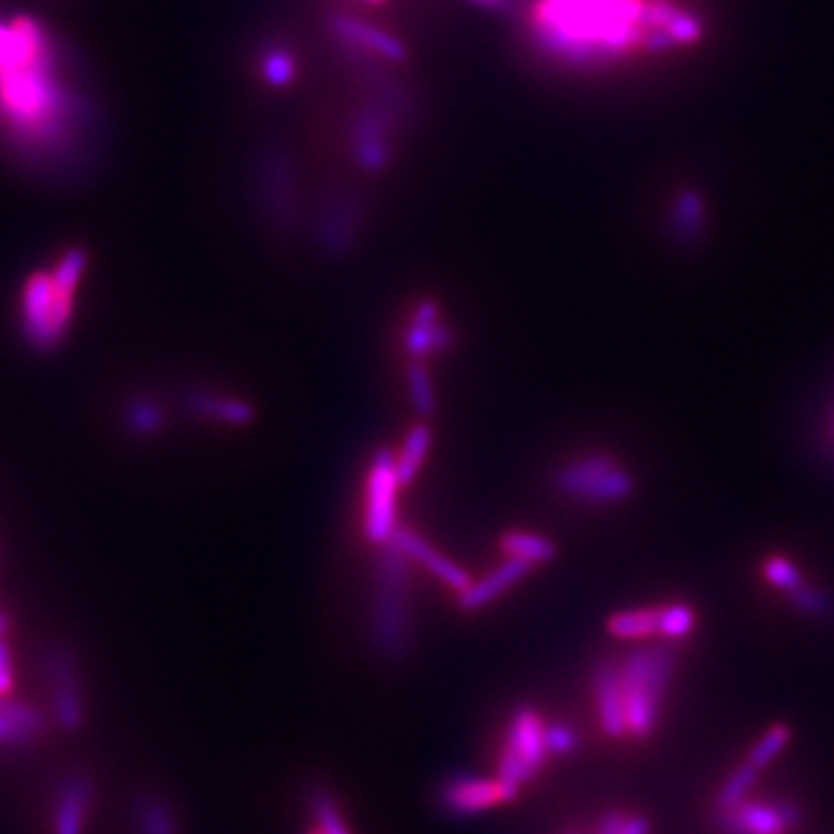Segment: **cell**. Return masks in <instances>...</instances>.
<instances>
[{"mask_svg": "<svg viewBox=\"0 0 834 834\" xmlns=\"http://www.w3.org/2000/svg\"><path fill=\"white\" fill-rule=\"evenodd\" d=\"M94 807V779L86 772H72L59 784L53 802V834H84Z\"/></svg>", "mask_w": 834, "mask_h": 834, "instance_id": "8fae6325", "label": "cell"}, {"mask_svg": "<svg viewBox=\"0 0 834 834\" xmlns=\"http://www.w3.org/2000/svg\"><path fill=\"white\" fill-rule=\"evenodd\" d=\"M66 96L40 23H0V126L26 147H51L63 135Z\"/></svg>", "mask_w": 834, "mask_h": 834, "instance_id": "7a4b0ae2", "label": "cell"}, {"mask_svg": "<svg viewBox=\"0 0 834 834\" xmlns=\"http://www.w3.org/2000/svg\"><path fill=\"white\" fill-rule=\"evenodd\" d=\"M369 3H385V0H369Z\"/></svg>", "mask_w": 834, "mask_h": 834, "instance_id": "7bdbcfd3", "label": "cell"}, {"mask_svg": "<svg viewBox=\"0 0 834 834\" xmlns=\"http://www.w3.org/2000/svg\"><path fill=\"white\" fill-rule=\"evenodd\" d=\"M475 3H482V6H503V3H508V0H475Z\"/></svg>", "mask_w": 834, "mask_h": 834, "instance_id": "60d3db41", "label": "cell"}, {"mask_svg": "<svg viewBox=\"0 0 834 834\" xmlns=\"http://www.w3.org/2000/svg\"><path fill=\"white\" fill-rule=\"evenodd\" d=\"M135 825L139 834H177V821L163 797L147 795L135 804Z\"/></svg>", "mask_w": 834, "mask_h": 834, "instance_id": "cb8c5ba5", "label": "cell"}, {"mask_svg": "<svg viewBox=\"0 0 834 834\" xmlns=\"http://www.w3.org/2000/svg\"><path fill=\"white\" fill-rule=\"evenodd\" d=\"M399 473H396V454L390 448H379L371 457V471L366 484V514H364V536L376 542L387 544L396 524V494H399Z\"/></svg>", "mask_w": 834, "mask_h": 834, "instance_id": "52a82bcc", "label": "cell"}, {"mask_svg": "<svg viewBox=\"0 0 834 834\" xmlns=\"http://www.w3.org/2000/svg\"><path fill=\"white\" fill-rule=\"evenodd\" d=\"M431 445V429L426 424H415L404 441V448L396 454V473L401 484H411L420 473L426 452Z\"/></svg>", "mask_w": 834, "mask_h": 834, "instance_id": "603a6c76", "label": "cell"}, {"mask_svg": "<svg viewBox=\"0 0 834 834\" xmlns=\"http://www.w3.org/2000/svg\"><path fill=\"white\" fill-rule=\"evenodd\" d=\"M84 269V255H66L53 274H38L26 285L23 318L26 330L38 346L49 349L70 321L72 291Z\"/></svg>", "mask_w": 834, "mask_h": 834, "instance_id": "5b68a950", "label": "cell"}, {"mask_svg": "<svg viewBox=\"0 0 834 834\" xmlns=\"http://www.w3.org/2000/svg\"><path fill=\"white\" fill-rule=\"evenodd\" d=\"M615 467H617L615 459L608 457V454H589V457H582V459H575V462L563 467L557 473L555 484H557L559 492L566 494V497L587 499L591 489L596 487V482L608 471H612Z\"/></svg>", "mask_w": 834, "mask_h": 834, "instance_id": "ffe728a7", "label": "cell"}, {"mask_svg": "<svg viewBox=\"0 0 834 834\" xmlns=\"http://www.w3.org/2000/svg\"><path fill=\"white\" fill-rule=\"evenodd\" d=\"M454 341L448 325H441V308L434 300H424L413 313V323L406 334V351L413 360H424L426 355L445 353Z\"/></svg>", "mask_w": 834, "mask_h": 834, "instance_id": "5bb4252c", "label": "cell"}, {"mask_svg": "<svg viewBox=\"0 0 834 834\" xmlns=\"http://www.w3.org/2000/svg\"><path fill=\"white\" fill-rule=\"evenodd\" d=\"M630 494H632V478L626 471H621L619 467H615L612 471H608L596 482V487L591 489L585 501H589V503H615V501H621Z\"/></svg>", "mask_w": 834, "mask_h": 834, "instance_id": "f546056e", "label": "cell"}, {"mask_svg": "<svg viewBox=\"0 0 834 834\" xmlns=\"http://www.w3.org/2000/svg\"><path fill=\"white\" fill-rule=\"evenodd\" d=\"M696 624V615L688 606H670L658 610V632L666 638L679 640L686 638L691 632Z\"/></svg>", "mask_w": 834, "mask_h": 834, "instance_id": "1f68e13d", "label": "cell"}, {"mask_svg": "<svg viewBox=\"0 0 834 834\" xmlns=\"http://www.w3.org/2000/svg\"><path fill=\"white\" fill-rule=\"evenodd\" d=\"M791 596H793V600H795V606H799L804 612H810V615H823V612L830 610L827 600H825L821 593L812 591V589L797 587L795 591H791Z\"/></svg>", "mask_w": 834, "mask_h": 834, "instance_id": "8d00e7d4", "label": "cell"}, {"mask_svg": "<svg viewBox=\"0 0 834 834\" xmlns=\"http://www.w3.org/2000/svg\"><path fill=\"white\" fill-rule=\"evenodd\" d=\"M608 630L621 640L654 636V632H658V610L617 612L608 619Z\"/></svg>", "mask_w": 834, "mask_h": 834, "instance_id": "484cf974", "label": "cell"}, {"mask_svg": "<svg viewBox=\"0 0 834 834\" xmlns=\"http://www.w3.org/2000/svg\"><path fill=\"white\" fill-rule=\"evenodd\" d=\"M128 424L139 436H151L158 434L165 424V411L154 399H139L133 401L128 411Z\"/></svg>", "mask_w": 834, "mask_h": 834, "instance_id": "4dcf8cb0", "label": "cell"}, {"mask_svg": "<svg viewBox=\"0 0 834 834\" xmlns=\"http://www.w3.org/2000/svg\"><path fill=\"white\" fill-rule=\"evenodd\" d=\"M533 45L572 68H596L636 51H668L703 38L698 17L668 0H533Z\"/></svg>", "mask_w": 834, "mask_h": 834, "instance_id": "6da1fadb", "label": "cell"}, {"mask_svg": "<svg viewBox=\"0 0 834 834\" xmlns=\"http://www.w3.org/2000/svg\"><path fill=\"white\" fill-rule=\"evenodd\" d=\"M621 834H649V823L642 816L626 818V825H624Z\"/></svg>", "mask_w": 834, "mask_h": 834, "instance_id": "ab89813d", "label": "cell"}, {"mask_svg": "<svg viewBox=\"0 0 834 834\" xmlns=\"http://www.w3.org/2000/svg\"><path fill=\"white\" fill-rule=\"evenodd\" d=\"M308 834H323V830L321 827H313V830H308Z\"/></svg>", "mask_w": 834, "mask_h": 834, "instance_id": "b9f144b4", "label": "cell"}, {"mask_svg": "<svg viewBox=\"0 0 834 834\" xmlns=\"http://www.w3.org/2000/svg\"><path fill=\"white\" fill-rule=\"evenodd\" d=\"M675 656L666 647H640L621 666L626 724L632 737H649L670 684Z\"/></svg>", "mask_w": 834, "mask_h": 834, "instance_id": "277c9868", "label": "cell"}, {"mask_svg": "<svg viewBox=\"0 0 834 834\" xmlns=\"http://www.w3.org/2000/svg\"><path fill=\"white\" fill-rule=\"evenodd\" d=\"M409 392H411V401H413V409L422 415V418H431L436 413V390H434V381H431L429 376V369L424 364V360H413L409 364Z\"/></svg>", "mask_w": 834, "mask_h": 834, "instance_id": "4316f807", "label": "cell"}, {"mask_svg": "<svg viewBox=\"0 0 834 834\" xmlns=\"http://www.w3.org/2000/svg\"><path fill=\"white\" fill-rule=\"evenodd\" d=\"M186 404L190 413H195L197 418H207L212 422L246 426L255 420V406L251 404V401L239 399V396L197 390L188 394Z\"/></svg>", "mask_w": 834, "mask_h": 834, "instance_id": "d6986e66", "label": "cell"}, {"mask_svg": "<svg viewBox=\"0 0 834 834\" xmlns=\"http://www.w3.org/2000/svg\"><path fill=\"white\" fill-rule=\"evenodd\" d=\"M593 691L600 726L610 737H621L628 733L626 724V705H624V684H621V668L612 660L600 664L593 673Z\"/></svg>", "mask_w": 834, "mask_h": 834, "instance_id": "9a60e30c", "label": "cell"}, {"mask_svg": "<svg viewBox=\"0 0 834 834\" xmlns=\"http://www.w3.org/2000/svg\"><path fill=\"white\" fill-rule=\"evenodd\" d=\"M544 744H548V752L570 754L575 749V744H578V739H575V733L568 726L557 724L552 728H544Z\"/></svg>", "mask_w": 834, "mask_h": 834, "instance_id": "d590c367", "label": "cell"}, {"mask_svg": "<svg viewBox=\"0 0 834 834\" xmlns=\"http://www.w3.org/2000/svg\"><path fill=\"white\" fill-rule=\"evenodd\" d=\"M360 235V207L351 195H334L325 203L318 225H315V242L318 248L334 261L353 253Z\"/></svg>", "mask_w": 834, "mask_h": 834, "instance_id": "ba28073f", "label": "cell"}, {"mask_svg": "<svg viewBox=\"0 0 834 834\" xmlns=\"http://www.w3.org/2000/svg\"><path fill=\"white\" fill-rule=\"evenodd\" d=\"M12 681H14L12 658H10L8 647L0 645V698L8 696L12 691Z\"/></svg>", "mask_w": 834, "mask_h": 834, "instance_id": "74e56055", "label": "cell"}, {"mask_svg": "<svg viewBox=\"0 0 834 834\" xmlns=\"http://www.w3.org/2000/svg\"><path fill=\"white\" fill-rule=\"evenodd\" d=\"M791 739V730L786 726H774L756 746L754 752L749 754V763L761 769L765 767L767 763H772L774 756H779L784 752V746L788 744Z\"/></svg>", "mask_w": 834, "mask_h": 834, "instance_id": "d6a6232c", "label": "cell"}, {"mask_svg": "<svg viewBox=\"0 0 834 834\" xmlns=\"http://www.w3.org/2000/svg\"><path fill=\"white\" fill-rule=\"evenodd\" d=\"M531 570V563L522 561V559H506L501 566H497L492 572L487 575V578H482L480 582H471V587L459 596V610L464 612H475L484 606H489V602L497 600L503 591H508L510 587H514L517 582H520L524 575Z\"/></svg>", "mask_w": 834, "mask_h": 834, "instance_id": "ac0fdd59", "label": "cell"}, {"mask_svg": "<svg viewBox=\"0 0 834 834\" xmlns=\"http://www.w3.org/2000/svg\"><path fill=\"white\" fill-rule=\"evenodd\" d=\"M313 814L318 818V827L323 830V834H351L327 795L321 793L313 797Z\"/></svg>", "mask_w": 834, "mask_h": 834, "instance_id": "836d02e7", "label": "cell"}, {"mask_svg": "<svg viewBox=\"0 0 834 834\" xmlns=\"http://www.w3.org/2000/svg\"><path fill=\"white\" fill-rule=\"evenodd\" d=\"M261 70H263V79L269 86H274V89H283V86L293 84V79L297 77V61L287 49L272 47L263 53Z\"/></svg>", "mask_w": 834, "mask_h": 834, "instance_id": "83f0119b", "label": "cell"}, {"mask_svg": "<svg viewBox=\"0 0 834 834\" xmlns=\"http://www.w3.org/2000/svg\"><path fill=\"white\" fill-rule=\"evenodd\" d=\"M544 754H548L544 726L533 709L524 707L517 712L510 722L499 763V779L514 795H520L522 784L531 779L536 769L542 765Z\"/></svg>", "mask_w": 834, "mask_h": 834, "instance_id": "8992f818", "label": "cell"}, {"mask_svg": "<svg viewBox=\"0 0 834 834\" xmlns=\"http://www.w3.org/2000/svg\"><path fill=\"white\" fill-rule=\"evenodd\" d=\"M624 825H626V816H624V814H619V812H615V814H608V816H606V821H602V823H600V827H598V834H621Z\"/></svg>", "mask_w": 834, "mask_h": 834, "instance_id": "f35d334b", "label": "cell"}, {"mask_svg": "<svg viewBox=\"0 0 834 834\" xmlns=\"http://www.w3.org/2000/svg\"><path fill=\"white\" fill-rule=\"evenodd\" d=\"M49 681L53 691V716L66 733H77L84 724L81 694L75 679V668L66 656L49 660Z\"/></svg>", "mask_w": 834, "mask_h": 834, "instance_id": "2e32d148", "label": "cell"}, {"mask_svg": "<svg viewBox=\"0 0 834 834\" xmlns=\"http://www.w3.org/2000/svg\"><path fill=\"white\" fill-rule=\"evenodd\" d=\"M501 552L510 559H522L531 566L548 563L557 557V544L540 533L531 531H508L499 540Z\"/></svg>", "mask_w": 834, "mask_h": 834, "instance_id": "7402d4cb", "label": "cell"}, {"mask_svg": "<svg viewBox=\"0 0 834 834\" xmlns=\"http://www.w3.org/2000/svg\"><path fill=\"white\" fill-rule=\"evenodd\" d=\"M756 779H758V769L752 763L737 767L728 776V782L724 784L722 793H718V797H716V814L724 816V814H730L733 810H737L739 804L744 802L746 793L754 788Z\"/></svg>", "mask_w": 834, "mask_h": 834, "instance_id": "d4e9b609", "label": "cell"}, {"mask_svg": "<svg viewBox=\"0 0 834 834\" xmlns=\"http://www.w3.org/2000/svg\"><path fill=\"white\" fill-rule=\"evenodd\" d=\"M703 199L698 197V193L694 190H684L677 203H675V214H673V220H675V229L679 233V237L688 239L700 233L703 227Z\"/></svg>", "mask_w": 834, "mask_h": 834, "instance_id": "f1b7e54d", "label": "cell"}, {"mask_svg": "<svg viewBox=\"0 0 834 834\" xmlns=\"http://www.w3.org/2000/svg\"><path fill=\"white\" fill-rule=\"evenodd\" d=\"M42 730V716L31 705L0 700V749H21Z\"/></svg>", "mask_w": 834, "mask_h": 834, "instance_id": "44dd1931", "label": "cell"}, {"mask_svg": "<svg viewBox=\"0 0 834 834\" xmlns=\"http://www.w3.org/2000/svg\"><path fill=\"white\" fill-rule=\"evenodd\" d=\"M373 649L385 660L404 658L411 647V575L409 559L387 542L376 559L369 612Z\"/></svg>", "mask_w": 834, "mask_h": 834, "instance_id": "3957f363", "label": "cell"}, {"mask_svg": "<svg viewBox=\"0 0 834 834\" xmlns=\"http://www.w3.org/2000/svg\"><path fill=\"white\" fill-rule=\"evenodd\" d=\"M267 175L263 179V207L269 225L278 235L293 233L300 218V205L293 186V177L287 175L285 165L272 163L267 165Z\"/></svg>", "mask_w": 834, "mask_h": 834, "instance_id": "4fadbf2b", "label": "cell"}, {"mask_svg": "<svg viewBox=\"0 0 834 834\" xmlns=\"http://www.w3.org/2000/svg\"><path fill=\"white\" fill-rule=\"evenodd\" d=\"M390 544H392V548H396L401 555H404L409 561H415L418 566L429 570L439 582H443L454 593L467 591L473 582V578L462 566H457L452 559H448L443 552H439L434 544L426 542L413 529L396 527L392 538H390Z\"/></svg>", "mask_w": 834, "mask_h": 834, "instance_id": "9c48e42d", "label": "cell"}, {"mask_svg": "<svg viewBox=\"0 0 834 834\" xmlns=\"http://www.w3.org/2000/svg\"><path fill=\"white\" fill-rule=\"evenodd\" d=\"M334 33L338 40L349 42L351 47L379 56V59L399 63L406 59V45L396 40L394 36L381 31L376 26H369L353 17H336L334 19Z\"/></svg>", "mask_w": 834, "mask_h": 834, "instance_id": "e0dca14e", "label": "cell"}, {"mask_svg": "<svg viewBox=\"0 0 834 834\" xmlns=\"http://www.w3.org/2000/svg\"><path fill=\"white\" fill-rule=\"evenodd\" d=\"M517 795L499 779H478V776H459L443 791V802L452 814H480L497 807L501 802H510Z\"/></svg>", "mask_w": 834, "mask_h": 834, "instance_id": "7c38bea8", "label": "cell"}, {"mask_svg": "<svg viewBox=\"0 0 834 834\" xmlns=\"http://www.w3.org/2000/svg\"><path fill=\"white\" fill-rule=\"evenodd\" d=\"M726 834H784L799 821V810L791 802L758 804L742 802L730 814L718 816Z\"/></svg>", "mask_w": 834, "mask_h": 834, "instance_id": "30bf717a", "label": "cell"}, {"mask_svg": "<svg viewBox=\"0 0 834 834\" xmlns=\"http://www.w3.org/2000/svg\"><path fill=\"white\" fill-rule=\"evenodd\" d=\"M765 575H767V580H769L772 585L782 587V589H786V591H795L797 587H802L799 570H797L791 561H786V559H782V557H774V559H769V561L765 563Z\"/></svg>", "mask_w": 834, "mask_h": 834, "instance_id": "e575fe53", "label": "cell"}]
</instances>
